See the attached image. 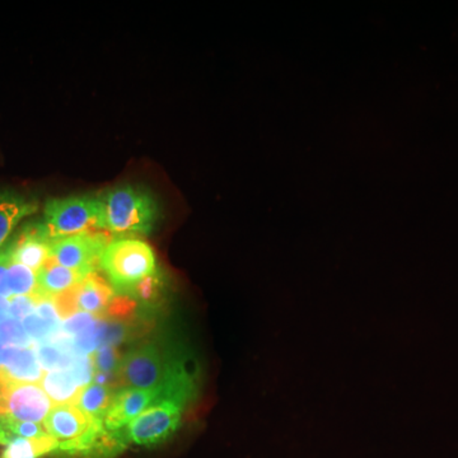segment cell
Here are the masks:
<instances>
[{"label":"cell","instance_id":"6da1fadb","mask_svg":"<svg viewBox=\"0 0 458 458\" xmlns=\"http://www.w3.org/2000/svg\"><path fill=\"white\" fill-rule=\"evenodd\" d=\"M119 379L122 388L156 391L161 400H176L185 405L195 391L194 378L183 360L155 342L138 344L123 355Z\"/></svg>","mask_w":458,"mask_h":458},{"label":"cell","instance_id":"7a4b0ae2","mask_svg":"<svg viewBox=\"0 0 458 458\" xmlns=\"http://www.w3.org/2000/svg\"><path fill=\"white\" fill-rule=\"evenodd\" d=\"M99 231L116 236H147L158 218V205L146 190L120 186L98 198Z\"/></svg>","mask_w":458,"mask_h":458},{"label":"cell","instance_id":"3957f363","mask_svg":"<svg viewBox=\"0 0 458 458\" xmlns=\"http://www.w3.org/2000/svg\"><path fill=\"white\" fill-rule=\"evenodd\" d=\"M101 269L116 294L122 295L159 270L152 247L135 238L111 241L102 254Z\"/></svg>","mask_w":458,"mask_h":458},{"label":"cell","instance_id":"277c9868","mask_svg":"<svg viewBox=\"0 0 458 458\" xmlns=\"http://www.w3.org/2000/svg\"><path fill=\"white\" fill-rule=\"evenodd\" d=\"M101 204L98 198L51 199L45 205L44 222L50 240L75 236L98 229Z\"/></svg>","mask_w":458,"mask_h":458},{"label":"cell","instance_id":"5b68a950","mask_svg":"<svg viewBox=\"0 0 458 458\" xmlns=\"http://www.w3.org/2000/svg\"><path fill=\"white\" fill-rule=\"evenodd\" d=\"M183 406L176 400L158 401L123 429L126 441L146 448L164 445L179 429Z\"/></svg>","mask_w":458,"mask_h":458},{"label":"cell","instance_id":"8992f818","mask_svg":"<svg viewBox=\"0 0 458 458\" xmlns=\"http://www.w3.org/2000/svg\"><path fill=\"white\" fill-rule=\"evenodd\" d=\"M102 232L89 231L51 241L50 260L89 276L101 267V258L110 243Z\"/></svg>","mask_w":458,"mask_h":458},{"label":"cell","instance_id":"52a82bcc","mask_svg":"<svg viewBox=\"0 0 458 458\" xmlns=\"http://www.w3.org/2000/svg\"><path fill=\"white\" fill-rule=\"evenodd\" d=\"M53 403L40 385L14 384L0 376V415L30 423H44Z\"/></svg>","mask_w":458,"mask_h":458},{"label":"cell","instance_id":"ba28073f","mask_svg":"<svg viewBox=\"0 0 458 458\" xmlns=\"http://www.w3.org/2000/svg\"><path fill=\"white\" fill-rule=\"evenodd\" d=\"M161 401L156 391L123 387L114 394L111 408L104 418V426L111 432L125 429L141 412Z\"/></svg>","mask_w":458,"mask_h":458},{"label":"cell","instance_id":"9c48e42d","mask_svg":"<svg viewBox=\"0 0 458 458\" xmlns=\"http://www.w3.org/2000/svg\"><path fill=\"white\" fill-rule=\"evenodd\" d=\"M12 260L38 273L50 260L51 240L42 223H31L9 243Z\"/></svg>","mask_w":458,"mask_h":458},{"label":"cell","instance_id":"30bf717a","mask_svg":"<svg viewBox=\"0 0 458 458\" xmlns=\"http://www.w3.org/2000/svg\"><path fill=\"white\" fill-rule=\"evenodd\" d=\"M38 201L16 191H0V250L27 216L38 212Z\"/></svg>","mask_w":458,"mask_h":458},{"label":"cell","instance_id":"8fae6325","mask_svg":"<svg viewBox=\"0 0 458 458\" xmlns=\"http://www.w3.org/2000/svg\"><path fill=\"white\" fill-rule=\"evenodd\" d=\"M0 376L14 384H40L44 375L36 355L35 346H14L4 366L0 369Z\"/></svg>","mask_w":458,"mask_h":458},{"label":"cell","instance_id":"7c38bea8","mask_svg":"<svg viewBox=\"0 0 458 458\" xmlns=\"http://www.w3.org/2000/svg\"><path fill=\"white\" fill-rule=\"evenodd\" d=\"M114 295L116 292L110 282H106L96 271L81 283L80 291H78V307L81 311L93 316L105 315Z\"/></svg>","mask_w":458,"mask_h":458},{"label":"cell","instance_id":"4fadbf2b","mask_svg":"<svg viewBox=\"0 0 458 458\" xmlns=\"http://www.w3.org/2000/svg\"><path fill=\"white\" fill-rule=\"evenodd\" d=\"M87 276L68 267H62L53 260L38 273V297L53 298L55 295L69 291L83 282Z\"/></svg>","mask_w":458,"mask_h":458},{"label":"cell","instance_id":"5bb4252c","mask_svg":"<svg viewBox=\"0 0 458 458\" xmlns=\"http://www.w3.org/2000/svg\"><path fill=\"white\" fill-rule=\"evenodd\" d=\"M40 386L55 405H74L82 393L71 370H53L42 377Z\"/></svg>","mask_w":458,"mask_h":458},{"label":"cell","instance_id":"9a60e30c","mask_svg":"<svg viewBox=\"0 0 458 458\" xmlns=\"http://www.w3.org/2000/svg\"><path fill=\"white\" fill-rule=\"evenodd\" d=\"M117 391L107 386L90 384L83 388L74 405L89 417L104 420Z\"/></svg>","mask_w":458,"mask_h":458},{"label":"cell","instance_id":"2e32d148","mask_svg":"<svg viewBox=\"0 0 458 458\" xmlns=\"http://www.w3.org/2000/svg\"><path fill=\"white\" fill-rule=\"evenodd\" d=\"M57 447L50 434L40 438H17L5 445L0 458H41L55 454Z\"/></svg>","mask_w":458,"mask_h":458},{"label":"cell","instance_id":"e0dca14e","mask_svg":"<svg viewBox=\"0 0 458 458\" xmlns=\"http://www.w3.org/2000/svg\"><path fill=\"white\" fill-rule=\"evenodd\" d=\"M165 280L161 271H157L153 276L141 280L134 288L129 292L128 297L132 298L144 309L152 311L157 306L162 303L165 295Z\"/></svg>","mask_w":458,"mask_h":458},{"label":"cell","instance_id":"ac0fdd59","mask_svg":"<svg viewBox=\"0 0 458 458\" xmlns=\"http://www.w3.org/2000/svg\"><path fill=\"white\" fill-rule=\"evenodd\" d=\"M45 436H47V432L40 424L0 415V445L5 447L17 438H40Z\"/></svg>","mask_w":458,"mask_h":458},{"label":"cell","instance_id":"d6986e66","mask_svg":"<svg viewBox=\"0 0 458 458\" xmlns=\"http://www.w3.org/2000/svg\"><path fill=\"white\" fill-rule=\"evenodd\" d=\"M36 355L42 370H69L73 366L77 355L69 354L51 342L35 344Z\"/></svg>","mask_w":458,"mask_h":458},{"label":"cell","instance_id":"ffe728a7","mask_svg":"<svg viewBox=\"0 0 458 458\" xmlns=\"http://www.w3.org/2000/svg\"><path fill=\"white\" fill-rule=\"evenodd\" d=\"M8 286L13 295L38 294V273L12 260L8 269Z\"/></svg>","mask_w":458,"mask_h":458},{"label":"cell","instance_id":"44dd1931","mask_svg":"<svg viewBox=\"0 0 458 458\" xmlns=\"http://www.w3.org/2000/svg\"><path fill=\"white\" fill-rule=\"evenodd\" d=\"M138 328L131 327V322L106 321L98 319V335L99 346L111 345L116 348L120 344L128 342Z\"/></svg>","mask_w":458,"mask_h":458},{"label":"cell","instance_id":"7402d4cb","mask_svg":"<svg viewBox=\"0 0 458 458\" xmlns=\"http://www.w3.org/2000/svg\"><path fill=\"white\" fill-rule=\"evenodd\" d=\"M0 337L9 345L17 348H30L33 343L31 337L27 335L22 322L9 315L0 318Z\"/></svg>","mask_w":458,"mask_h":458},{"label":"cell","instance_id":"603a6c76","mask_svg":"<svg viewBox=\"0 0 458 458\" xmlns=\"http://www.w3.org/2000/svg\"><path fill=\"white\" fill-rule=\"evenodd\" d=\"M92 360L93 364H95V373L119 377L122 357H120L119 352H117L114 346H99L98 352L93 355Z\"/></svg>","mask_w":458,"mask_h":458},{"label":"cell","instance_id":"cb8c5ba5","mask_svg":"<svg viewBox=\"0 0 458 458\" xmlns=\"http://www.w3.org/2000/svg\"><path fill=\"white\" fill-rule=\"evenodd\" d=\"M138 312V303L128 295L116 294L108 304L105 315L114 321L131 322Z\"/></svg>","mask_w":458,"mask_h":458},{"label":"cell","instance_id":"d4e9b609","mask_svg":"<svg viewBox=\"0 0 458 458\" xmlns=\"http://www.w3.org/2000/svg\"><path fill=\"white\" fill-rule=\"evenodd\" d=\"M22 325L25 327L27 335L31 337L32 342L36 344L51 342L53 337L55 336V333L49 327V324L36 312L23 318Z\"/></svg>","mask_w":458,"mask_h":458},{"label":"cell","instance_id":"484cf974","mask_svg":"<svg viewBox=\"0 0 458 458\" xmlns=\"http://www.w3.org/2000/svg\"><path fill=\"white\" fill-rule=\"evenodd\" d=\"M77 355H90L98 349V319L84 328L80 334L72 337Z\"/></svg>","mask_w":458,"mask_h":458},{"label":"cell","instance_id":"4316f807","mask_svg":"<svg viewBox=\"0 0 458 458\" xmlns=\"http://www.w3.org/2000/svg\"><path fill=\"white\" fill-rule=\"evenodd\" d=\"M80 285L74 286V288L69 289V291L63 292V293L53 297V302L55 304L57 315L62 319H68L78 313V291H80Z\"/></svg>","mask_w":458,"mask_h":458},{"label":"cell","instance_id":"83f0119b","mask_svg":"<svg viewBox=\"0 0 458 458\" xmlns=\"http://www.w3.org/2000/svg\"><path fill=\"white\" fill-rule=\"evenodd\" d=\"M69 370H71L75 382L82 390L92 384L93 377H95V364H93L90 355H77L73 366Z\"/></svg>","mask_w":458,"mask_h":458},{"label":"cell","instance_id":"f1b7e54d","mask_svg":"<svg viewBox=\"0 0 458 458\" xmlns=\"http://www.w3.org/2000/svg\"><path fill=\"white\" fill-rule=\"evenodd\" d=\"M38 295H13L9 298V312L11 318L23 319L36 310Z\"/></svg>","mask_w":458,"mask_h":458},{"label":"cell","instance_id":"f546056e","mask_svg":"<svg viewBox=\"0 0 458 458\" xmlns=\"http://www.w3.org/2000/svg\"><path fill=\"white\" fill-rule=\"evenodd\" d=\"M35 311L42 319H45L49 324V327L55 333V336L62 331V318L57 315L53 298L38 297Z\"/></svg>","mask_w":458,"mask_h":458},{"label":"cell","instance_id":"4dcf8cb0","mask_svg":"<svg viewBox=\"0 0 458 458\" xmlns=\"http://www.w3.org/2000/svg\"><path fill=\"white\" fill-rule=\"evenodd\" d=\"M96 321L95 316L87 312H78L74 316L65 319L62 325V333L69 337H73L83 331L84 328L89 327Z\"/></svg>","mask_w":458,"mask_h":458},{"label":"cell","instance_id":"1f68e13d","mask_svg":"<svg viewBox=\"0 0 458 458\" xmlns=\"http://www.w3.org/2000/svg\"><path fill=\"white\" fill-rule=\"evenodd\" d=\"M12 261L11 247L9 245L0 250V295L12 298L11 289L8 286V269Z\"/></svg>","mask_w":458,"mask_h":458},{"label":"cell","instance_id":"d6a6232c","mask_svg":"<svg viewBox=\"0 0 458 458\" xmlns=\"http://www.w3.org/2000/svg\"><path fill=\"white\" fill-rule=\"evenodd\" d=\"M13 345H9L0 337V369L4 366L5 360H8L9 354L13 351Z\"/></svg>","mask_w":458,"mask_h":458},{"label":"cell","instance_id":"836d02e7","mask_svg":"<svg viewBox=\"0 0 458 458\" xmlns=\"http://www.w3.org/2000/svg\"><path fill=\"white\" fill-rule=\"evenodd\" d=\"M9 312V300L8 298L2 297L0 295V318L8 316Z\"/></svg>","mask_w":458,"mask_h":458}]
</instances>
